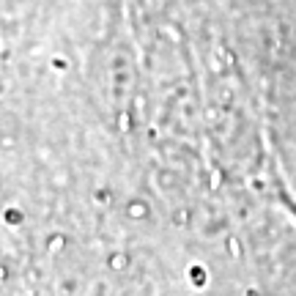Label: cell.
I'll use <instances>...</instances> for the list:
<instances>
[{
	"label": "cell",
	"mask_w": 296,
	"mask_h": 296,
	"mask_svg": "<svg viewBox=\"0 0 296 296\" xmlns=\"http://www.w3.org/2000/svg\"><path fill=\"white\" fill-rule=\"evenodd\" d=\"M285 206L291 208V214H293V219H296V200H291V198H285Z\"/></svg>",
	"instance_id": "cell-1"
}]
</instances>
